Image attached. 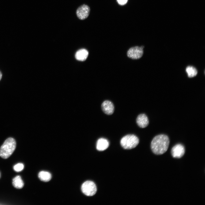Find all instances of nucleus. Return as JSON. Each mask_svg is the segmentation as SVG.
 I'll use <instances>...</instances> for the list:
<instances>
[{
    "instance_id": "1",
    "label": "nucleus",
    "mask_w": 205,
    "mask_h": 205,
    "mask_svg": "<svg viewBox=\"0 0 205 205\" xmlns=\"http://www.w3.org/2000/svg\"><path fill=\"white\" fill-rule=\"evenodd\" d=\"M169 144L168 136L165 134L156 136L153 139L151 144L152 152L156 155H161L167 150Z\"/></svg>"
},
{
    "instance_id": "2",
    "label": "nucleus",
    "mask_w": 205,
    "mask_h": 205,
    "mask_svg": "<svg viewBox=\"0 0 205 205\" xmlns=\"http://www.w3.org/2000/svg\"><path fill=\"white\" fill-rule=\"evenodd\" d=\"M16 147L15 140L10 137L4 142L0 148V156L3 158L6 159L9 157L15 150Z\"/></svg>"
},
{
    "instance_id": "3",
    "label": "nucleus",
    "mask_w": 205,
    "mask_h": 205,
    "mask_svg": "<svg viewBox=\"0 0 205 205\" xmlns=\"http://www.w3.org/2000/svg\"><path fill=\"white\" fill-rule=\"evenodd\" d=\"M139 139L134 134H128L122 138L120 143L124 149H129L135 147L138 144Z\"/></svg>"
},
{
    "instance_id": "4",
    "label": "nucleus",
    "mask_w": 205,
    "mask_h": 205,
    "mask_svg": "<svg viewBox=\"0 0 205 205\" xmlns=\"http://www.w3.org/2000/svg\"><path fill=\"white\" fill-rule=\"evenodd\" d=\"M81 190L87 196L94 195L97 191L95 183L91 181H88L84 182L81 187Z\"/></svg>"
},
{
    "instance_id": "5",
    "label": "nucleus",
    "mask_w": 205,
    "mask_h": 205,
    "mask_svg": "<svg viewBox=\"0 0 205 205\" xmlns=\"http://www.w3.org/2000/svg\"><path fill=\"white\" fill-rule=\"evenodd\" d=\"M144 48L143 46L140 47L136 46L131 48L127 52V56L132 59H139L143 55Z\"/></svg>"
},
{
    "instance_id": "6",
    "label": "nucleus",
    "mask_w": 205,
    "mask_h": 205,
    "mask_svg": "<svg viewBox=\"0 0 205 205\" xmlns=\"http://www.w3.org/2000/svg\"><path fill=\"white\" fill-rule=\"evenodd\" d=\"M90 11L89 7L88 5L84 4L78 8L76 11V15L79 19L83 20L88 17Z\"/></svg>"
},
{
    "instance_id": "7",
    "label": "nucleus",
    "mask_w": 205,
    "mask_h": 205,
    "mask_svg": "<svg viewBox=\"0 0 205 205\" xmlns=\"http://www.w3.org/2000/svg\"><path fill=\"white\" fill-rule=\"evenodd\" d=\"M171 152L173 157L179 158L181 157L184 154L185 148L182 144H178L172 147Z\"/></svg>"
},
{
    "instance_id": "8",
    "label": "nucleus",
    "mask_w": 205,
    "mask_h": 205,
    "mask_svg": "<svg viewBox=\"0 0 205 205\" xmlns=\"http://www.w3.org/2000/svg\"><path fill=\"white\" fill-rule=\"evenodd\" d=\"M101 107L103 112L106 114L111 115L114 112V104L110 101L106 100L104 101L102 103Z\"/></svg>"
},
{
    "instance_id": "9",
    "label": "nucleus",
    "mask_w": 205,
    "mask_h": 205,
    "mask_svg": "<svg viewBox=\"0 0 205 205\" xmlns=\"http://www.w3.org/2000/svg\"><path fill=\"white\" fill-rule=\"evenodd\" d=\"M136 122L140 127L144 128L148 125L149 122L147 116L145 114H142L138 116L136 118Z\"/></svg>"
},
{
    "instance_id": "10",
    "label": "nucleus",
    "mask_w": 205,
    "mask_h": 205,
    "mask_svg": "<svg viewBox=\"0 0 205 205\" xmlns=\"http://www.w3.org/2000/svg\"><path fill=\"white\" fill-rule=\"evenodd\" d=\"M109 142L106 139L101 138L97 140L96 144V148L99 151L106 149L109 146Z\"/></svg>"
},
{
    "instance_id": "11",
    "label": "nucleus",
    "mask_w": 205,
    "mask_h": 205,
    "mask_svg": "<svg viewBox=\"0 0 205 205\" xmlns=\"http://www.w3.org/2000/svg\"><path fill=\"white\" fill-rule=\"evenodd\" d=\"M88 54V52L86 50L82 49L79 50L76 52L75 57L77 60L84 61L87 58Z\"/></svg>"
},
{
    "instance_id": "12",
    "label": "nucleus",
    "mask_w": 205,
    "mask_h": 205,
    "mask_svg": "<svg viewBox=\"0 0 205 205\" xmlns=\"http://www.w3.org/2000/svg\"><path fill=\"white\" fill-rule=\"evenodd\" d=\"M12 184L15 187L18 189L22 188L24 185L23 182L19 175L16 176L13 179Z\"/></svg>"
},
{
    "instance_id": "13",
    "label": "nucleus",
    "mask_w": 205,
    "mask_h": 205,
    "mask_svg": "<svg viewBox=\"0 0 205 205\" xmlns=\"http://www.w3.org/2000/svg\"><path fill=\"white\" fill-rule=\"evenodd\" d=\"M38 177L39 179L42 181L44 182H48L51 179L52 175L49 172L42 171L38 174Z\"/></svg>"
},
{
    "instance_id": "14",
    "label": "nucleus",
    "mask_w": 205,
    "mask_h": 205,
    "mask_svg": "<svg viewBox=\"0 0 205 205\" xmlns=\"http://www.w3.org/2000/svg\"><path fill=\"white\" fill-rule=\"evenodd\" d=\"M186 71L187 73L188 77H192L195 76L198 73L196 69L191 66H187L186 69Z\"/></svg>"
},
{
    "instance_id": "15",
    "label": "nucleus",
    "mask_w": 205,
    "mask_h": 205,
    "mask_svg": "<svg viewBox=\"0 0 205 205\" xmlns=\"http://www.w3.org/2000/svg\"><path fill=\"white\" fill-rule=\"evenodd\" d=\"M24 165L21 163H18L13 167L14 170L16 172H19L22 171L24 168Z\"/></svg>"
},
{
    "instance_id": "16",
    "label": "nucleus",
    "mask_w": 205,
    "mask_h": 205,
    "mask_svg": "<svg viewBox=\"0 0 205 205\" xmlns=\"http://www.w3.org/2000/svg\"><path fill=\"white\" fill-rule=\"evenodd\" d=\"M128 0H117L118 3L120 5H123L126 4Z\"/></svg>"
},
{
    "instance_id": "17",
    "label": "nucleus",
    "mask_w": 205,
    "mask_h": 205,
    "mask_svg": "<svg viewBox=\"0 0 205 205\" xmlns=\"http://www.w3.org/2000/svg\"><path fill=\"white\" fill-rule=\"evenodd\" d=\"M2 73H1V71H0V81L1 80V78L2 77Z\"/></svg>"
},
{
    "instance_id": "18",
    "label": "nucleus",
    "mask_w": 205,
    "mask_h": 205,
    "mask_svg": "<svg viewBox=\"0 0 205 205\" xmlns=\"http://www.w3.org/2000/svg\"></svg>"
}]
</instances>
